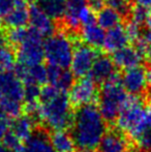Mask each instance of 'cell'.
<instances>
[{"instance_id": "obj_4", "label": "cell", "mask_w": 151, "mask_h": 152, "mask_svg": "<svg viewBox=\"0 0 151 152\" xmlns=\"http://www.w3.org/2000/svg\"><path fill=\"white\" fill-rule=\"evenodd\" d=\"M128 95L117 75L113 79L104 83L98 93V109L106 121L117 120Z\"/></svg>"}, {"instance_id": "obj_11", "label": "cell", "mask_w": 151, "mask_h": 152, "mask_svg": "<svg viewBox=\"0 0 151 152\" xmlns=\"http://www.w3.org/2000/svg\"><path fill=\"white\" fill-rule=\"evenodd\" d=\"M16 76L23 82L24 85L36 84L42 85L48 81L47 67L42 63L35 65H26L19 62L14 67Z\"/></svg>"}, {"instance_id": "obj_1", "label": "cell", "mask_w": 151, "mask_h": 152, "mask_svg": "<svg viewBox=\"0 0 151 152\" xmlns=\"http://www.w3.org/2000/svg\"><path fill=\"white\" fill-rule=\"evenodd\" d=\"M71 127L76 147L82 152H92L97 149L107 132L105 118L93 104L78 107Z\"/></svg>"}, {"instance_id": "obj_5", "label": "cell", "mask_w": 151, "mask_h": 152, "mask_svg": "<svg viewBox=\"0 0 151 152\" xmlns=\"http://www.w3.org/2000/svg\"><path fill=\"white\" fill-rule=\"evenodd\" d=\"M73 42L71 36L65 32H57L49 36L44 44V59L49 65L69 68L75 50Z\"/></svg>"}, {"instance_id": "obj_40", "label": "cell", "mask_w": 151, "mask_h": 152, "mask_svg": "<svg viewBox=\"0 0 151 152\" xmlns=\"http://www.w3.org/2000/svg\"><path fill=\"white\" fill-rule=\"evenodd\" d=\"M146 115H147V128H151V104L146 107Z\"/></svg>"}, {"instance_id": "obj_28", "label": "cell", "mask_w": 151, "mask_h": 152, "mask_svg": "<svg viewBox=\"0 0 151 152\" xmlns=\"http://www.w3.org/2000/svg\"><path fill=\"white\" fill-rule=\"evenodd\" d=\"M42 88L36 84H27L24 86V102L26 104L39 102Z\"/></svg>"}, {"instance_id": "obj_26", "label": "cell", "mask_w": 151, "mask_h": 152, "mask_svg": "<svg viewBox=\"0 0 151 152\" xmlns=\"http://www.w3.org/2000/svg\"><path fill=\"white\" fill-rule=\"evenodd\" d=\"M16 65V55L12 48L4 45H0V72H9Z\"/></svg>"}, {"instance_id": "obj_18", "label": "cell", "mask_w": 151, "mask_h": 152, "mask_svg": "<svg viewBox=\"0 0 151 152\" xmlns=\"http://www.w3.org/2000/svg\"><path fill=\"white\" fill-rule=\"evenodd\" d=\"M128 42L129 37L125 27L118 25V26L114 27V28L109 29L107 33H106L105 42H104L103 48L107 52L114 53L119 49L126 47L128 45Z\"/></svg>"}, {"instance_id": "obj_2", "label": "cell", "mask_w": 151, "mask_h": 152, "mask_svg": "<svg viewBox=\"0 0 151 152\" xmlns=\"http://www.w3.org/2000/svg\"><path fill=\"white\" fill-rule=\"evenodd\" d=\"M74 118L71 102L65 92L53 85L42 88L38 108V121L52 130H65L71 127Z\"/></svg>"}, {"instance_id": "obj_46", "label": "cell", "mask_w": 151, "mask_h": 152, "mask_svg": "<svg viewBox=\"0 0 151 152\" xmlns=\"http://www.w3.org/2000/svg\"><path fill=\"white\" fill-rule=\"evenodd\" d=\"M129 152H141V151H138V150H131V151H129Z\"/></svg>"}, {"instance_id": "obj_3", "label": "cell", "mask_w": 151, "mask_h": 152, "mask_svg": "<svg viewBox=\"0 0 151 152\" xmlns=\"http://www.w3.org/2000/svg\"><path fill=\"white\" fill-rule=\"evenodd\" d=\"M117 125L120 132L136 141L147 129L146 108L139 96H128L117 118Z\"/></svg>"}, {"instance_id": "obj_17", "label": "cell", "mask_w": 151, "mask_h": 152, "mask_svg": "<svg viewBox=\"0 0 151 152\" xmlns=\"http://www.w3.org/2000/svg\"><path fill=\"white\" fill-rule=\"evenodd\" d=\"M22 152H57L44 130H36L25 141Z\"/></svg>"}, {"instance_id": "obj_27", "label": "cell", "mask_w": 151, "mask_h": 152, "mask_svg": "<svg viewBox=\"0 0 151 152\" xmlns=\"http://www.w3.org/2000/svg\"><path fill=\"white\" fill-rule=\"evenodd\" d=\"M0 106L6 116L16 117L20 116L23 110V104L22 102H18V100H12V99H1L0 100Z\"/></svg>"}, {"instance_id": "obj_9", "label": "cell", "mask_w": 151, "mask_h": 152, "mask_svg": "<svg viewBox=\"0 0 151 152\" xmlns=\"http://www.w3.org/2000/svg\"><path fill=\"white\" fill-rule=\"evenodd\" d=\"M24 86L22 81L12 70L0 72V100L12 99L23 102Z\"/></svg>"}, {"instance_id": "obj_7", "label": "cell", "mask_w": 151, "mask_h": 152, "mask_svg": "<svg viewBox=\"0 0 151 152\" xmlns=\"http://www.w3.org/2000/svg\"><path fill=\"white\" fill-rule=\"evenodd\" d=\"M99 53L97 49L88 46L85 42H79L75 46L73 60H71V72L75 77L81 79L89 76L95 59Z\"/></svg>"}, {"instance_id": "obj_8", "label": "cell", "mask_w": 151, "mask_h": 152, "mask_svg": "<svg viewBox=\"0 0 151 152\" xmlns=\"http://www.w3.org/2000/svg\"><path fill=\"white\" fill-rule=\"evenodd\" d=\"M98 97L96 83L89 76L81 78L74 84L69 93V99L73 106L81 107L93 104Z\"/></svg>"}, {"instance_id": "obj_30", "label": "cell", "mask_w": 151, "mask_h": 152, "mask_svg": "<svg viewBox=\"0 0 151 152\" xmlns=\"http://www.w3.org/2000/svg\"><path fill=\"white\" fill-rule=\"evenodd\" d=\"M149 14L150 12L148 10L137 5V6H135V7H131V12H129L128 16L131 17V22L136 23V24H139L142 26V25L146 23Z\"/></svg>"}, {"instance_id": "obj_19", "label": "cell", "mask_w": 151, "mask_h": 152, "mask_svg": "<svg viewBox=\"0 0 151 152\" xmlns=\"http://www.w3.org/2000/svg\"><path fill=\"white\" fill-rule=\"evenodd\" d=\"M4 22L10 28L25 27L29 22V10L26 0H15L14 7L4 18Z\"/></svg>"}, {"instance_id": "obj_35", "label": "cell", "mask_w": 151, "mask_h": 152, "mask_svg": "<svg viewBox=\"0 0 151 152\" xmlns=\"http://www.w3.org/2000/svg\"><path fill=\"white\" fill-rule=\"evenodd\" d=\"M139 146L143 150H151V128H147L137 140Z\"/></svg>"}, {"instance_id": "obj_25", "label": "cell", "mask_w": 151, "mask_h": 152, "mask_svg": "<svg viewBox=\"0 0 151 152\" xmlns=\"http://www.w3.org/2000/svg\"><path fill=\"white\" fill-rule=\"evenodd\" d=\"M37 5L53 20H59L64 17L66 0H37Z\"/></svg>"}, {"instance_id": "obj_16", "label": "cell", "mask_w": 151, "mask_h": 152, "mask_svg": "<svg viewBox=\"0 0 151 152\" xmlns=\"http://www.w3.org/2000/svg\"><path fill=\"white\" fill-rule=\"evenodd\" d=\"M127 142L120 130H110L104 136L97 152H127Z\"/></svg>"}, {"instance_id": "obj_32", "label": "cell", "mask_w": 151, "mask_h": 152, "mask_svg": "<svg viewBox=\"0 0 151 152\" xmlns=\"http://www.w3.org/2000/svg\"><path fill=\"white\" fill-rule=\"evenodd\" d=\"M109 6L121 14L122 16H128L131 12V6L128 0H107Z\"/></svg>"}, {"instance_id": "obj_15", "label": "cell", "mask_w": 151, "mask_h": 152, "mask_svg": "<svg viewBox=\"0 0 151 152\" xmlns=\"http://www.w3.org/2000/svg\"><path fill=\"white\" fill-rule=\"evenodd\" d=\"M47 72H48V82L63 92L71 90L75 84V75L69 68L49 65L47 67Z\"/></svg>"}, {"instance_id": "obj_24", "label": "cell", "mask_w": 151, "mask_h": 152, "mask_svg": "<svg viewBox=\"0 0 151 152\" xmlns=\"http://www.w3.org/2000/svg\"><path fill=\"white\" fill-rule=\"evenodd\" d=\"M122 15L119 14L111 6H107V7L105 6L103 10H101L97 12L96 22L101 28L109 30V29H112L120 25L121 21H122Z\"/></svg>"}, {"instance_id": "obj_33", "label": "cell", "mask_w": 151, "mask_h": 152, "mask_svg": "<svg viewBox=\"0 0 151 152\" xmlns=\"http://www.w3.org/2000/svg\"><path fill=\"white\" fill-rule=\"evenodd\" d=\"M79 20H80V23L83 26H88V25H92V24L97 23L94 12L91 10L88 6L85 7L84 10L81 12L80 16H79Z\"/></svg>"}, {"instance_id": "obj_34", "label": "cell", "mask_w": 151, "mask_h": 152, "mask_svg": "<svg viewBox=\"0 0 151 152\" xmlns=\"http://www.w3.org/2000/svg\"><path fill=\"white\" fill-rule=\"evenodd\" d=\"M125 29H126V32L128 34L129 40H131V42H137L141 37L142 33H143L141 25L136 24V23L131 22V21L125 26Z\"/></svg>"}, {"instance_id": "obj_41", "label": "cell", "mask_w": 151, "mask_h": 152, "mask_svg": "<svg viewBox=\"0 0 151 152\" xmlns=\"http://www.w3.org/2000/svg\"><path fill=\"white\" fill-rule=\"evenodd\" d=\"M147 86H148V90L151 95V67H149V69L147 70Z\"/></svg>"}, {"instance_id": "obj_39", "label": "cell", "mask_w": 151, "mask_h": 152, "mask_svg": "<svg viewBox=\"0 0 151 152\" xmlns=\"http://www.w3.org/2000/svg\"><path fill=\"white\" fill-rule=\"evenodd\" d=\"M135 2L138 6H141L148 10H151V0H135Z\"/></svg>"}, {"instance_id": "obj_6", "label": "cell", "mask_w": 151, "mask_h": 152, "mask_svg": "<svg viewBox=\"0 0 151 152\" xmlns=\"http://www.w3.org/2000/svg\"><path fill=\"white\" fill-rule=\"evenodd\" d=\"M44 36L34 28H28L25 39L19 45L18 60L26 65L42 63L44 59Z\"/></svg>"}, {"instance_id": "obj_38", "label": "cell", "mask_w": 151, "mask_h": 152, "mask_svg": "<svg viewBox=\"0 0 151 152\" xmlns=\"http://www.w3.org/2000/svg\"><path fill=\"white\" fill-rule=\"evenodd\" d=\"M107 0H87V6L94 12H98L105 7Z\"/></svg>"}, {"instance_id": "obj_42", "label": "cell", "mask_w": 151, "mask_h": 152, "mask_svg": "<svg viewBox=\"0 0 151 152\" xmlns=\"http://www.w3.org/2000/svg\"><path fill=\"white\" fill-rule=\"evenodd\" d=\"M0 152H14V151L10 150L8 147H6L3 143H0Z\"/></svg>"}, {"instance_id": "obj_31", "label": "cell", "mask_w": 151, "mask_h": 152, "mask_svg": "<svg viewBox=\"0 0 151 152\" xmlns=\"http://www.w3.org/2000/svg\"><path fill=\"white\" fill-rule=\"evenodd\" d=\"M28 32V28L25 27H20V28H12V30L8 32L7 38L9 40V42H12V45H19L25 39Z\"/></svg>"}, {"instance_id": "obj_44", "label": "cell", "mask_w": 151, "mask_h": 152, "mask_svg": "<svg viewBox=\"0 0 151 152\" xmlns=\"http://www.w3.org/2000/svg\"><path fill=\"white\" fill-rule=\"evenodd\" d=\"M145 57L148 59L149 61H151V46L149 47V48L147 49V51H146L145 53Z\"/></svg>"}, {"instance_id": "obj_23", "label": "cell", "mask_w": 151, "mask_h": 152, "mask_svg": "<svg viewBox=\"0 0 151 152\" xmlns=\"http://www.w3.org/2000/svg\"><path fill=\"white\" fill-rule=\"evenodd\" d=\"M50 141L57 152H75L77 148L71 134L65 130H54Z\"/></svg>"}, {"instance_id": "obj_13", "label": "cell", "mask_w": 151, "mask_h": 152, "mask_svg": "<svg viewBox=\"0 0 151 152\" xmlns=\"http://www.w3.org/2000/svg\"><path fill=\"white\" fill-rule=\"evenodd\" d=\"M29 23L42 36L49 37L55 32L54 20L38 5H32L29 10Z\"/></svg>"}, {"instance_id": "obj_43", "label": "cell", "mask_w": 151, "mask_h": 152, "mask_svg": "<svg viewBox=\"0 0 151 152\" xmlns=\"http://www.w3.org/2000/svg\"><path fill=\"white\" fill-rule=\"evenodd\" d=\"M146 27H147V30L151 33V12L149 14V16H148L147 18V21H146Z\"/></svg>"}, {"instance_id": "obj_37", "label": "cell", "mask_w": 151, "mask_h": 152, "mask_svg": "<svg viewBox=\"0 0 151 152\" xmlns=\"http://www.w3.org/2000/svg\"><path fill=\"white\" fill-rule=\"evenodd\" d=\"M15 0H0V18H5L12 10Z\"/></svg>"}, {"instance_id": "obj_45", "label": "cell", "mask_w": 151, "mask_h": 152, "mask_svg": "<svg viewBox=\"0 0 151 152\" xmlns=\"http://www.w3.org/2000/svg\"><path fill=\"white\" fill-rule=\"evenodd\" d=\"M27 3H34V2H37V0H26Z\"/></svg>"}, {"instance_id": "obj_20", "label": "cell", "mask_w": 151, "mask_h": 152, "mask_svg": "<svg viewBox=\"0 0 151 152\" xmlns=\"http://www.w3.org/2000/svg\"><path fill=\"white\" fill-rule=\"evenodd\" d=\"M35 120L28 114L20 115L10 121V132H14L20 140L26 141L34 130Z\"/></svg>"}, {"instance_id": "obj_29", "label": "cell", "mask_w": 151, "mask_h": 152, "mask_svg": "<svg viewBox=\"0 0 151 152\" xmlns=\"http://www.w3.org/2000/svg\"><path fill=\"white\" fill-rule=\"evenodd\" d=\"M2 141H3V144L6 147H8L10 150L14 152H22L24 144H22V140H20L14 132H7L3 137Z\"/></svg>"}, {"instance_id": "obj_12", "label": "cell", "mask_w": 151, "mask_h": 152, "mask_svg": "<svg viewBox=\"0 0 151 152\" xmlns=\"http://www.w3.org/2000/svg\"><path fill=\"white\" fill-rule=\"evenodd\" d=\"M117 76L116 64L113 59L104 54H99L95 59L89 77L96 84H104Z\"/></svg>"}, {"instance_id": "obj_36", "label": "cell", "mask_w": 151, "mask_h": 152, "mask_svg": "<svg viewBox=\"0 0 151 152\" xmlns=\"http://www.w3.org/2000/svg\"><path fill=\"white\" fill-rule=\"evenodd\" d=\"M10 128V121L8 120V116H6L3 111H0V140L3 139L5 134Z\"/></svg>"}, {"instance_id": "obj_10", "label": "cell", "mask_w": 151, "mask_h": 152, "mask_svg": "<svg viewBox=\"0 0 151 152\" xmlns=\"http://www.w3.org/2000/svg\"><path fill=\"white\" fill-rule=\"evenodd\" d=\"M121 83L127 93L139 96L147 88V72L141 66L125 69L121 77Z\"/></svg>"}, {"instance_id": "obj_22", "label": "cell", "mask_w": 151, "mask_h": 152, "mask_svg": "<svg viewBox=\"0 0 151 152\" xmlns=\"http://www.w3.org/2000/svg\"><path fill=\"white\" fill-rule=\"evenodd\" d=\"M81 36L85 44L95 49H98L104 47L106 32L105 29L101 28L97 23H95V24L88 25V26H83Z\"/></svg>"}, {"instance_id": "obj_14", "label": "cell", "mask_w": 151, "mask_h": 152, "mask_svg": "<svg viewBox=\"0 0 151 152\" xmlns=\"http://www.w3.org/2000/svg\"><path fill=\"white\" fill-rule=\"evenodd\" d=\"M144 58V55L136 47H123L113 53L114 63L116 66L123 69H128L136 66H140Z\"/></svg>"}, {"instance_id": "obj_21", "label": "cell", "mask_w": 151, "mask_h": 152, "mask_svg": "<svg viewBox=\"0 0 151 152\" xmlns=\"http://www.w3.org/2000/svg\"><path fill=\"white\" fill-rule=\"evenodd\" d=\"M87 7V0H66V10L64 14L65 26L71 30H77L81 25L79 16Z\"/></svg>"}]
</instances>
